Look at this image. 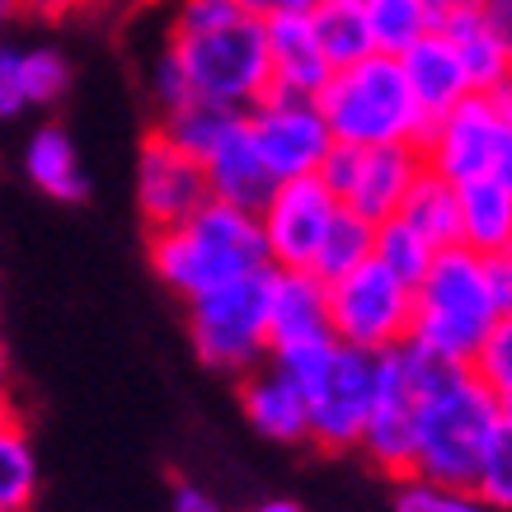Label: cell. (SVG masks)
Returning a JSON list of instances; mask_svg holds the SVG:
<instances>
[{
	"label": "cell",
	"instance_id": "cell-9",
	"mask_svg": "<svg viewBox=\"0 0 512 512\" xmlns=\"http://www.w3.org/2000/svg\"><path fill=\"white\" fill-rule=\"evenodd\" d=\"M414 306L419 287L395 278L381 259L353 268L348 278L329 282V315H334V339L357 353L386 357L409 343L414 334Z\"/></svg>",
	"mask_w": 512,
	"mask_h": 512
},
{
	"label": "cell",
	"instance_id": "cell-32",
	"mask_svg": "<svg viewBox=\"0 0 512 512\" xmlns=\"http://www.w3.org/2000/svg\"><path fill=\"white\" fill-rule=\"evenodd\" d=\"M475 494L489 512H512V419L503 414L494 442L484 451L480 480H475Z\"/></svg>",
	"mask_w": 512,
	"mask_h": 512
},
{
	"label": "cell",
	"instance_id": "cell-10",
	"mask_svg": "<svg viewBox=\"0 0 512 512\" xmlns=\"http://www.w3.org/2000/svg\"><path fill=\"white\" fill-rule=\"evenodd\" d=\"M423 170H428L423 146H334L320 179L339 193L343 207L381 226V221L400 217L404 198L419 184Z\"/></svg>",
	"mask_w": 512,
	"mask_h": 512
},
{
	"label": "cell",
	"instance_id": "cell-38",
	"mask_svg": "<svg viewBox=\"0 0 512 512\" xmlns=\"http://www.w3.org/2000/svg\"><path fill=\"white\" fill-rule=\"evenodd\" d=\"M489 273H494L498 306H503V315H512V249L508 254H498V259H489Z\"/></svg>",
	"mask_w": 512,
	"mask_h": 512
},
{
	"label": "cell",
	"instance_id": "cell-16",
	"mask_svg": "<svg viewBox=\"0 0 512 512\" xmlns=\"http://www.w3.org/2000/svg\"><path fill=\"white\" fill-rule=\"evenodd\" d=\"M268 62H273V90L296 99H320L339 66L329 62L325 43L311 19L301 15H268Z\"/></svg>",
	"mask_w": 512,
	"mask_h": 512
},
{
	"label": "cell",
	"instance_id": "cell-33",
	"mask_svg": "<svg viewBox=\"0 0 512 512\" xmlns=\"http://www.w3.org/2000/svg\"><path fill=\"white\" fill-rule=\"evenodd\" d=\"M470 372L484 381V390L503 404V414L512 419V315L498 320V329L489 334V343L480 348V357L470 362Z\"/></svg>",
	"mask_w": 512,
	"mask_h": 512
},
{
	"label": "cell",
	"instance_id": "cell-12",
	"mask_svg": "<svg viewBox=\"0 0 512 512\" xmlns=\"http://www.w3.org/2000/svg\"><path fill=\"white\" fill-rule=\"evenodd\" d=\"M212 202L207 165L179 151L170 137H160L156 127L141 137L137 151V212L146 235L179 231Z\"/></svg>",
	"mask_w": 512,
	"mask_h": 512
},
{
	"label": "cell",
	"instance_id": "cell-40",
	"mask_svg": "<svg viewBox=\"0 0 512 512\" xmlns=\"http://www.w3.org/2000/svg\"><path fill=\"white\" fill-rule=\"evenodd\" d=\"M423 10H428V19H433V29L442 33L456 15H466L470 5H466V0H423Z\"/></svg>",
	"mask_w": 512,
	"mask_h": 512
},
{
	"label": "cell",
	"instance_id": "cell-8",
	"mask_svg": "<svg viewBox=\"0 0 512 512\" xmlns=\"http://www.w3.org/2000/svg\"><path fill=\"white\" fill-rule=\"evenodd\" d=\"M268 282H273V268L259 278L231 282V287H217V292L188 301V339H193V353L202 357V367L245 381L249 372L273 362Z\"/></svg>",
	"mask_w": 512,
	"mask_h": 512
},
{
	"label": "cell",
	"instance_id": "cell-22",
	"mask_svg": "<svg viewBox=\"0 0 512 512\" xmlns=\"http://www.w3.org/2000/svg\"><path fill=\"white\" fill-rule=\"evenodd\" d=\"M442 33H447L451 47L461 52V62H466V71H470L475 94H498L512 80V47L498 38V29L489 24L484 10H466V15H456Z\"/></svg>",
	"mask_w": 512,
	"mask_h": 512
},
{
	"label": "cell",
	"instance_id": "cell-15",
	"mask_svg": "<svg viewBox=\"0 0 512 512\" xmlns=\"http://www.w3.org/2000/svg\"><path fill=\"white\" fill-rule=\"evenodd\" d=\"M268 329H273V353L329 343L334 339L329 282L320 273L273 268V282H268Z\"/></svg>",
	"mask_w": 512,
	"mask_h": 512
},
{
	"label": "cell",
	"instance_id": "cell-18",
	"mask_svg": "<svg viewBox=\"0 0 512 512\" xmlns=\"http://www.w3.org/2000/svg\"><path fill=\"white\" fill-rule=\"evenodd\" d=\"M400 62H404V76H409V90L419 99V109L428 113V123L447 118L451 109H461L470 94H475L466 62L451 47L447 33H428L414 52H404Z\"/></svg>",
	"mask_w": 512,
	"mask_h": 512
},
{
	"label": "cell",
	"instance_id": "cell-45",
	"mask_svg": "<svg viewBox=\"0 0 512 512\" xmlns=\"http://www.w3.org/2000/svg\"><path fill=\"white\" fill-rule=\"evenodd\" d=\"M240 5H245L249 15H264V19H268V10H273V0H240Z\"/></svg>",
	"mask_w": 512,
	"mask_h": 512
},
{
	"label": "cell",
	"instance_id": "cell-34",
	"mask_svg": "<svg viewBox=\"0 0 512 512\" xmlns=\"http://www.w3.org/2000/svg\"><path fill=\"white\" fill-rule=\"evenodd\" d=\"M146 90H151V104H156L160 118H165V113H179L184 104L198 99V90H193V80H188L184 62H179V52H174L170 43L160 47L151 71H146Z\"/></svg>",
	"mask_w": 512,
	"mask_h": 512
},
{
	"label": "cell",
	"instance_id": "cell-28",
	"mask_svg": "<svg viewBox=\"0 0 512 512\" xmlns=\"http://www.w3.org/2000/svg\"><path fill=\"white\" fill-rule=\"evenodd\" d=\"M38 494V456L15 419L0 423V512H24Z\"/></svg>",
	"mask_w": 512,
	"mask_h": 512
},
{
	"label": "cell",
	"instance_id": "cell-24",
	"mask_svg": "<svg viewBox=\"0 0 512 512\" xmlns=\"http://www.w3.org/2000/svg\"><path fill=\"white\" fill-rule=\"evenodd\" d=\"M249 113L240 109H226V104H212V99H193V104H184L179 113H165V118H156V132L160 137H170L179 151H188L193 160H207L217 156L221 146L245 127Z\"/></svg>",
	"mask_w": 512,
	"mask_h": 512
},
{
	"label": "cell",
	"instance_id": "cell-20",
	"mask_svg": "<svg viewBox=\"0 0 512 512\" xmlns=\"http://www.w3.org/2000/svg\"><path fill=\"white\" fill-rule=\"evenodd\" d=\"M207 184H212V202L240 207V212H264L273 193H278V174L268 170V160L259 156V146L249 137V118L217 156L207 160Z\"/></svg>",
	"mask_w": 512,
	"mask_h": 512
},
{
	"label": "cell",
	"instance_id": "cell-42",
	"mask_svg": "<svg viewBox=\"0 0 512 512\" xmlns=\"http://www.w3.org/2000/svg\"><path fill=\"white\" fill-rule=\"evenodd\" d=\"M315 10H320V0H273V10H268V15H301V19H311Z\"/></svg>",
	"mask_w": 512,
	"mask_h": 512
},
{
	"label": "cell",
	"instance_id": "cell-11",
	"mask_svg": "<svg viewBox=\"0 0 512 512\" xmlns=\"http://www.w3.org/2000/svg\"><path fill=\"white\" fill-rule=\"evenodd\" d=\"M249 137L259 146V156L268 160V170L278 174V184L320 174L339 146L320 99H296V94L278 90L249 109Z\"/></svg>",
	"mask_w": 512,
	"mask_h": 512
},
{
	"label": "cell",
	"instance_id": "cell-2",
	"mask_svg": "<svg viewBox=\"0 0 512 512\" xmlns=\"http://www.w3.org/2000/svg\"><path fill=\"white\" fill-rule=\"evenodd\" d=\"M498 320H503V306H498L489 259L466 245H451L437 254V264L419 282L409 343H419L423 353L442 357V362L470 367L498 329Z\"/></svg>",
	"mask_w": 512,
	"mask_h": 512
},
{
	"label": "cell",
	"instance_id": "cell-25",
	"mask_svg": "<svg viewBox=\"0 0 512 512\" xmlns=\"http://www.w3.org/2000/svg\"><path fill=\"white\" fill-rule=\"evenodd\" d=\"M400 221H409L419 235H428L437 249L461 245V188L442 179V174L423 170L419 184L409 188V198H404Z\"/></svg>",
	"mask_w": 512,
	"mask_h": 512
},
{
	"label": "cell",
	"instance_id": "cell-39",
	"mask_svg": "<svg viewBox=\"0 0 512 512\" xmlns=\"http://www.w3.org/2000/svg\"><path fill=\"white\" fill-rule=\"evenodd\" d=\"M489 179H498L503 188H512V123H503V132H498L494 170H489Z\"/></svg>",
	"mask_w": 512,
	"mask_h": 512
},
{
	"label": "cell",
	"instance_id": "cell-23",
	"mask_svg": "<svg viewBox=\"0 0 512 512\" xmlns=\"http://www.w3.org/2000/svg\"><path fill=\"white\" fill-rule=\"evenodd\" d=\"M24 174L52 202H80L90 193V184H85V174L76 165V146L57 123L33 127V137L24 141Z\"/></svg>",
	"mask_w": 512,
	"mask_h": 512
},
{
	"label": "cell",
	"instance_id": "cell-21",
	"mask_svg": "<svg viewBox=\"0 0 512 512\" xmlns=\"http://www.w3.org/2000/svg\"><path fill=\"white\" fill-rule=\"evenodd\" d=\"M461 245L498 259L512 249V188L498 179H470L461 184Z\"/></svg>",
	"mask_w": 512,
	"mask_h": 512
},
{
	"label": "cell",
	"instance_id": "cell-44",
	"mask_svg": "<svg viewBox=\"0 0 512 512\" xmlns=\"http://www.w3.org/2000/svg\"><path fill=\"white\" fill-rule=\"evenodd\" d=\"M489 99H494V109L503 113V123H512V80H508V85H503L498 94H489Z\"/></svg>",
	"mask_w": 512,
	"mask_h": 512
},
{
	"label": "cell",
	"instance_id": "cell-17",
	"mask_svg": "<svg viewBox=\"0 0 512 512\" xmlns=\"http://www.w3.org/2000/svg\"><path fill=\"white\" fill-rule=\"evenodd\" d=\"M240 409H245L249 428L278 447H296L311 442V404L306 390L282 372L278 362H264L259 372H249L240 381Z\"/></svg>",
	"mask_w": 512,
	"mask_h": 512
},
{
	"label": "cell",
	"instance_id": "cell-7",
	"mask_svg": "<svg viewBox=\"0 0 512 512\" xmlns=\"http://www.w3.org/2000/svg\"><path fill=\"white\" fill-rule=\"evenodd\" d=\"M198 99L249 113L273 94V62H268V24L264 15H240L212 33H170Z\"/></svg>",
	"mask_w": 512,
	"mask_h": 512
},
{
	"label": "cell",
	"instance_id": "cell-46",
	"mask_svg": "<svg viewBox=\"0 0 512 512\" xmlns=\"http://www.w3.org/2000/svg\"><path fill=\"white\" fill-rule=\"evenodd\" d=\"M470 10H489V5H494V0H466Z\"/></svg>",
	"mask_w": 512,
	"mask_h": 512
},
{
	"label": "cell",
	"instance_id": "cell-19",
	"mask_svg": "<svg viewBox=\"0 0 512 512\" xmlns=\"http://www.w3.org/2000/svg\"><path fill=\"white\" fill-rule=\"evenodd\" d=\"M71 85L66 57L52 47H5L0 52V113L19 118L29 109H52Z\"/></svg>",
	"mask_w": 512,
	"mask_h": 512
},
{
	"label": "cell",
	"instance_id": "cell-30",
	"mask_svg": "<svg viewBox=\"0 0 512 512\" xmlns=\"http://www.w3.org/2000/svg\"><path fill=\"white\" fill-rule=\"evenodd\" d=\"M437 254H442V249H437L428 235L414 231L409 221L390 217L376 226V259H381L395 278L409 282V287H419V282L428 278V268L437 264Z\"/></svg>",
	"mask_w": 512,
	"mask_h": 512
},
{
	"label": "cell",
	"instance_id": "cell-41",
	"mask_svg": "<svg viewBox=\"0 0 512 512\" xmlns=\"http://www.w3.org/2000/svg\"><path fill=\"white\" fill-rule=\"evenodd\" d=\"M484 15H489V24L498 29V38L512 47V0H494V5H489Z\"/></svg>",
	"mask_w": 512,
	"mask_h": 512
},
{
	"label": "cell",
	"instance_id": "cell-13",
	"mask_svg": "<svg viewBox=\"0 0 512 512\" xmlns=\"http://www.w3.org/2000/svg\"><path fill=\"white\" fill-rule=\"evenodd\" d=\"M339 212H343L339 193H334L320 174H306V179H287V184H278L273 202L259 212V226H264L273 268L315 273L320 249H325V240H329V226L339 221Z\"/></svg>",
	"mask_w": 512,
	"mask_h": 512
},
{
	"label": "cell",
	"instance_id": "cell-36",
	"mask_svg": "<svg viewBox=\"0 0 512 512\" xmlns=\"http://www.w3.org/2000/svg\"><path fill=\"white\" fill-rule=\"evenodd\" d=\"M85 5H94V0H10V10H19V15H29V19H47V24L76 15Z\"/></svg>",
	"mask_w": 512,
	"mask_h": 512
},
{
	"label": "cell",
	"instance_id": "cell-43",
	"mask_svg": "<svg viewBox=\"0 0 512 512\" xmlns=\"http://www.w3.org/2000/svg\"><path fill=\"white\" fill-rule=\"evenodd\" d=\"M249 512H301V503H292V498H264V503H254Z\"/></svg>",
	"mask_w": 512,
	"mask_h": 512
},
{
	"label": "cell",
	"instance_id": "cell-31",
	"mask_svg": "<svg viewBox=\"0 0 512 512\" xmlns=\"http://www.w3.org/2000/svg\"><path fill=\"white\" fill-rule=\"evenodd\" d=\"M390 484H395V494H390L395 512H489L475 489L437 484V480H423V475H404V480H390Z\"/></svg>",
	"mask_w": 512,
	"mask_h": 512
},
{
	"label": "cell",
	"instance_id": "cell-5",
	"mask_svg": "<svg viewBox=\"0 0 512 512\" xmlns=\"http://www.w3.org/2000/svg\"><path fill=\"white\" fill-rule=\"evenodd\" d=\"M503 423V404L484 390L470 367H451L447 381L428 395L419 428V461L414 475L456 489H475L484 466V451Z\"/></svg>",
	"mask_w": 512,
	"mask_h": 512
},
{
	"label": "cell",
	"instance_id": "cell-14",
	"mask_svg": "<svg viewBox=\"0 0 512 512\" xmlns=\"http://www.w3.org/2000/svg\"><path fill=\"white\" fill-rule=\"evenodd\" d=\"M503 132V113L494 109L489 94H470L461 109L437 118L428 141H423V165L461 188L470 179H489L494 170V146Z\"/></svg>",
	"mask_w": 512,
	"mask_h": 512
},
{
	"label": "cell",
	"instance_id": "cell-35",
	"mask_svg": "<svg viewBox=\"0 0 512 512\" xmlns=\"http://www.w3.org/2000/svg\"><path fill=\"white\" fill-rule=\"evenodd\" d=\"M249 15L240 0H179L174 5V29L170 33H212Z\"/></svg>",
	"mask_w": 512,
	"mask_h": 512
},
{
	"label": "cell",
	"instance_id": "cell-27",
	"mask_svg": "<svg viewBox=\"0 0 512 512\" xmlns=\"http://www.w3.org/2000/svg\"><path fill=\"white\" fill-rule=\"evenodd\" d=\"M362 5H367V19H372L376 52H386V57H404L428 33H437L423 0H362Z\"/></svg>",
	"mask_w": 512,
	"mask_h": 512
},
{
	"label": "cell",
	"instance_id": "cell-3",
	"mask_svg": "<svg viewBox=\"0 0 512 512\" xmlns=\"http://www.w3.org/2000/svg\"><path fill=\"white\" fill-rule=\"evenodd\" d=\"M282 372L306 390L311 404V442L320 451H357L367 419H372L376 386H381V357L357 353L348 343L329 339L292 353H273Z\"/></svg>",
	"mask_w": 512,
	"mask_h": 512
},
{
	"label": "cell",
	"instance_id": "cell-4",
	"mask_svg": "<svg viewBox=\"0 0 512 512\" xmlns=\"http://www.w3.org/2000/svg\"><path fill=\"white\" fill-rule=\"evenodd\" d=\"M320 109L339 146H423L433 132L409 90L404 62L386 52L334 71L329 90L320 94Z\"/></svg>",
	"mask_w": 512,
	"mask_h": 512
},
{
	"label": "cell",
	"instance_id": "cell-29",
	"mask_svg": "<svg viewBox=\"0 0 512 512\" xmlns=\"http://www.w3.org/2000/svg\"><path fill=\"white\" fill-rule=\"evenodd\" d=\"M372 259H376V226L367 217H357L353 207H343L339 221L329 226V240H325V249H320L315 273L325 282H339V278H348L353 268L372 264Z\"/></svg>",
	"mask_w": 512,
	"mask_h": 512
},
{
	"label": "cell",
	"instance_id": "cell-1",
	"mask_svg": "<svg viewBox=\"0 0 512 512\" xmlns=\"http://www.w3.org/2000/svg\"><path fill=\"white\" fill-rule=\"evenodd\" d=\"M146 254H151L156 278L184 301H198L217 287L259 278L273 268L259 217L226 207V202H207L179 231L146 235Z\"/></svg>",
	"mask_w": 512,
	"mask_h": 512
},
{
	"label": "cell",
	"instance_id": "cell-37",
	"mask_svg": "<svg viewBox=\"0 0 512 512\" xmlns=\"http://www.w3.org/2000/svg\"><path fill=\"white\" fill-rule=\"evenodd\" d=\"M170 512H226V508H221V503L207 494L202 484L179 480V484L170 489Z\"/></svg>",
	"mask_w": 512,
	"mask_h": 512
},
{
	"label": "cell",
	"instance_id": "cell-6",
	"mask_svg": "<svg viewBox=\"0 0 512 512\" xmlns=\"http://www.w3.org/2000/svg\"><path fill=\"white\" fill-rule=\"evenodd\" d=\"M451 367L456 362H442V357L423 353L419 343H404V348L381 357V386H376L372 419H367V433H362V447H357L381 475H390V480L414 475L423 404L447 381Z\"/></svg>",
	"mask_w": 512,
	"mask_h": 512
},
{
	"label": "cell",
	"instance_id": "cell-26",
	"mask_svg": "<svg viewBox=\"0 0 512 512\" xmlns=\"http://www.w3.org/2000/svg\"><path fill=\"white\" fill-rule=\"evenodd\" d=\"M320 43H325L329 62L339 66H357L376 57V38H372V19L362 0H320V10L311 15Z\"/></svg>",
	"mask_w": 512,
	"mask_h": 512
}]
</instances>
